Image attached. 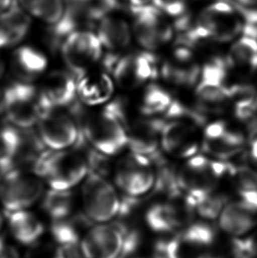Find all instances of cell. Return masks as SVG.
Wrapping results in <instances>:
<instances>
[{
	"label": "cell",
	"mask_w": 257,
	"mask_h": 258,
	"mask_svg": "<svg viewBox=\"0 0 257 258\" xmlns=\"http://www.w3.org/2000/svg\"><path fill=\"white\" fill-rule=\"evenodd\" d=\"M34 173L45 178L50 188L70 190L87 175L88 165L79 151H44L33 166Z\"/></svg>",
	"instance_id": "1"
},
{
	"label": "cell",
	"mask_w": 257,
	"mask_h": 258,
	"mask_svg": "<svg viewBox=\"0 0 257 258\" xmlns=\"http://www.w3.org/2000/svg\"><path fill=\"white\" fill-rule=\"evenodd\" d=\"M0 109L8 122L21 129H31L47 111L40 90L30 83L14 82L5 89Z\"/></svg>",
	"instance_id": "2"
},
{
	"label": "cell",
	"mask_w": 257,
	"mask_h": 258,
	"mask_svg": "<svg viewBox=\"0 0 257 258\" xmlns=\"http://www.w3.org/2000/svg\"><path fill=\"white\" fill-rule=\"evenodd\" d=\"M243 21L233 3L219 1L202 13L191 30L195 44L204 39L228 42L242 31Z\"/></svg>",
	"instance_id": "3"
},
{
	"label": "cell",
	"mask_w": 257,
	"mask_h": 258,
	"mask_svg": "<svg viewBox=\"0 0 257 258\" xmlns=\"http://www.w3.org/2000/svg\"><path fill=\"white\" fill-rule=\"evenodd\" d=\"M82 134L91 147L107 156L120 153L128 144L127 130L107 109L83 115Z\"/></svg>",
	"instance_id": "4"
},
{
	"label": "cell",
	"mask_w": 257,
	"mask_h": 258,
	"mask_svg": "<svg viewBox=\"0 0 257 258\" xmlns=\"http://www.w3.org/2000/svg\"><path fill=\"white\" fill-rule=\"evenodd\" d=\"M41 177L34 173L12 169L0 183V201L7 213L22 211L33 206L43 193Z\"/></svg>",
	"instance_id": "5"
},
{
	"label": "cell",
	"mask_w": 257,
	"mask_h": 258,
	"mask_svg": "<svg viewBox=\"0 0 257 258\" xmlns=\"http://www.w3.org/2000/svg\"><path fill=\"white\" fill-rule=\"evenodd\" d=\"M85 214L91 221L104 223L117 216L120 199L105 177L89 173L82 188Z\"/></svg>",
	"instance_id": "6"
},
{
	"label": "cell",
	"mask_w": 257,
	"mask_h": 258,
	"mask_svg": "<svg viewBox=\"0 0 257 258\" xmlns=\"http://www.w3.org/2000/svg\"><path fill=\"white\" fill-rule=\"evenodd\" d=\"M102 49L96 34L82 29L70 34L60 47L66 66L79 77L92 70L101 61Z\"/></svg>",
	"instance_id": "7"
},
{
	"label": "cell",
	"mask_w": 257,
	"mask_h": 258,
	"mask_svg": "<svg viewBox=\"0 0 257 258\" xmlns=\"http://www.w3.org/2000/svg\"><path fill=\"white\" fill-rule=\"evenodd\" d=\"M131 9L134 35L143 48L154 50L172 38V28L160 9L144 4Z\"/></svg>",
	"instance_id": "8"
},
{
	"label": "cell",
	"mask_w": 257,
	"mask_h": 258,
	"mask_svg": "<svg viewBox=\"0 0 257 258\" xmlns=\"http://www.w3.org/2000/svg\"><path fill=\"white\" fill-rule=\"evenodd\" d=\"M38 134L50 150L63 151L75 146L80 130L73 115L51 108L42 113L39 118Z\"/></svg>",
	"instance_id": "9"
},
{
	"label": "cell",
	"mask_w": 257,
	"mask_h": 258,
	"mask_svg": "<svg viewBox=\"0 0 257 258\" xmlns=\"http://www.w3.org/2000/svg\"><path fill=\"white\" fill-rule=\"evenodd\" d=\"M149 158L132 153L119 162L115 174L116 185L131 197H138L153 188L155 178L148 169Z\"/></svg>",
	"instance_id": "10"
},
{
	"label": "cell",
	"mask_w": 257,
	"mask_h": 258,
	"mask_svg": "<svg viewBox=\"0 0 257 258\" xmlns=\"http://www.w3.org/2000/svg\"><path fill=\"white\" fill-rule=\"evenodd\" d=\"M119 87L132 89L158 77L156 58L150 53L120 56L112 72Z\"/></svg>",
	"instance_id": "11"
},
{
	"label": "cell",
	"mask_w": 257,
	"mask_h": 258,
	"mask_svg": "<svg viewBox=\"0 0 257 258\" xmlns=\"http://www.w3.org/2000/svg\"><path fill=\"white\" fill-rule=\"evenodd\" d=\"M123 244V235L114 224H100L91 227L80 241L86 258H119Z\"/></svg>",
	"instance_id": "12"
},
{
	"label": "cell",
	"mask_w": 257,
	"mask_h": 258,
	"mask_svg": "<svg viewBox=\"0 0 257 258\" xmlns=\"http://www.w3.org/2000/svg\"><path fill=\"white\" fill-rule=\"evenodd\" d=\"M166 122L161 120H138L127 131L130 149L134 154L149 158L155 163L163 158L158 150L157 135L161 133Z\"/></svg>",
	"instance_id": "13"
},
{
	"label": "cell",
	"mask_w": 257,
	"mask_h": 258,
	"mask_svg": "<svg viewBox=\"0 0 257 258\" xmlns=\"http://www.w3.org/2000/svg\"><path fill=\"white\" fill-rule=\"evenodd\" d=\"M47 110L73 104L77 95V81L72 74L55 71L47 75L40 89Z\"/></svg>",
	"instance_id": "14"
},
{
	"label": "cell",
	"mask_w": 257,
	"mask_h": 258,
	"mask_svg": "<svg viewBox=\"0 0 257 258\" xmlns=\"http://www.w3.org/2000/svg\"><path fill=\"white\" fill-rule=\"evenodd\" d=\"M194 125L174 121L166 122L161 131V144L167 153L179 157H190L198 151V145L192 140Z\"/></svg>",
	"instance_id": "15"
},
{
	"label": "cell",
	"mask_w": 257,
	"mask_h": 258,
	"mask_svg": "<svg viewBox=\"0 0 257 258\" xmlns=\"http://www.w3.org/2000/svg\"><path fill=\"white\" fill-rule=\"evenodd\" d=\"M11 66L20 81L30 83L45 73L48 58L44 53L32 46H21L13 54Z\"/></svg>",
	"instance_id": "16"
},
{
	"label": "cell",
	"mask_w": 257,
	"mask_h": 258,
	"mask_svg": "<svg viewBox=\"0 0 257 258\" xmlns=\"http://www.w3.org/2000/svg\"><path fill=\"white\" fill-rule=\"evenodd\" d=\"M79 78L77 82V94L84 103L101 104L111 97L114 85L108 73L104 71L95 73L91 70Z\"/></svg>",
	"instance_id": "17"
},
{
	"label": "cell",
	"mask_w": 257,
	"mask_h": 258,
	"mask_svg": "<svg viewBox=\"0 0 257 258\" xmlns=\"http://www.w3.org/2000/svg\"><path fill=\"white\" fill-rule=\"evenodd\" d=\"M255 213V211L241 201L232 203L220 213L219 226L231 235H243L256 225Z\"/></svg>",
	"instance_id": "18"
},
{
	"label": "cell",
	"mask_w": 257,
	"mask_h": 258,
	"mask_svg": "<svg viewBox=\"0 0 257 258\" xmlns=\"http://www.w3.org/2000/svg\"><path fill=\"white\" fill-rule=\"evenodd\" d=\"M98 38L103 48L110 52L124 49L131 42V30L121 18L105 15L98 21Z\"/></svg>",
	"instance_id": "19"
},
{
	"label": "cell",
	"mask_w": 257,
	"mask_h": 258,
	"mask_svg": "<svg viewBox=\"0 0 257 258\" xmlns=\"http://www.w3.org/2000/svg\"><path fill=\"white\" fill-rule=\"evenodd\" d=\"M91 227V220L86 214H76L62 220H54L51 225L53 238L61 248L80 244Z\"/></svg>",
	"instance_id": "20"
},
{
	"label": "cell",
	"mask_w": 257,
	"mask_h": 258,
	"mask_svg": "<svg viewBox=\"0 0 257 258\" xmlns=\"http://www.w3.org/2000/svg\"><path fill=\"white\" fill-rule=\"evenodd\" d=\"M8 223L13 236L22 244H35L44 232L38 217L26 210L11 213Z\"/></svg>",
	"instance_id": "21"
},
{
	"label": "cell",
	"mask_w": 257,
	"mask_h": 258,
	"mask_svg": "<svg viewBox=\"0 0 257 258\" xmlns=\"http://www.w3.org/2000/svg\"><path fill=\"white\" fill-rule=\"evenodd\" d=\"M17 2L29 15L50 26L57 23L66 11L63 0H18Z\"/></svg>",
	"instance_id": "22"
},
{
	"label": "cell",
	"mask_w": 257,
	"mask_h": 258,
	"mask_svg": "<svg viewBox=\"0 0 257 258\" xmlns=\"http://www.w3.org/2000/svg\"><path fill=\"white\" fill-rule=\"evenodd\" d=\"M0 21L10 32L14 45L23 40L31 26L29 14L15 0L7 11L0 14Z\"/></svg>",
	"instance_id": "23"
},
{
	"label": "cell",
	"mask_w": 257,
	"mask_h": 258,
	"mask_svg": "<svg viewBox=\"0 0 257 258\" xmlns=\"http://www.w3.org/2000/svg\"><path fill=\"white\" fill-rule=\"evenodd\" d=\"M44 146L45 145L42 142L39 134L33 132L31 129L23 130L21 133V142L16 156L14 158L13 168L15 166H34L36 160L44 152Z\"/></svg>",
	"instance_id": "24"
},
{
	"label": "cell",
	"mask_w": 257,
	"mask_h": 258,
	"mask_svg": "<svg viewBox=\"0 0 257 258\" xmlns=\"http://www.w3.org/2000/svg\"><path fill=\"white\" fill-rule=\"evenodd\" d=\"M228 66L254 71L257 69V41L243 36L239 39L230 49L226 60Z\"/></svg>",
	"instance_id": "25"
},
{
	"label": "cell",
	"mask_w": 257,
	"mask_h": 258,
	"mask_svg": "<svg viewBox=\"0 0 257 258\" xmlns=\"http://www.w3.org/2000/svg\"><path fill=\"white\" fill-rule=\"evenodd\" d=\"M73 193L70 190L51 188L47 192L43 199L42 208L46 214L54 221L70 216L73 211Z\"/></svg>",
	"instance_id": "26"
},
{
	"label": "cell",
	"mask_w": 257,
	"mask_h": 258,
	"mask_svg": "<svg viewBox=\"0 0 257 258\" xmlns=\"http://www.w3.org/2000/svg\"><path fill=\"white\" fill-rule=\"evenodd\" d=\"M146 220L151 229L159 233L172 232L181 227L174 210L167 203L152 206L146 213Z\"/></svg>",
	"instance_id": "27"
},
{
	"label": "cell",
	"mask_w": 257,
	"mask_h": 258,
	"mask_svg": "<svg viewBox=\"0 0 257 258\" xmlns=\"http://www.w3.org/2000/svg\"><path fill=\"white\" fill-rule=\"evenodd\" d=\"M21 142V133L14 127L0 129V171L7 173L13 168Z\"/></svg>",
	"instance_id": "28"
},
{
	"label": "cell",
	"mask_w": 257,
	"mask_h": 258,
	"mask_svg": "<svg viewBox=\"0 0 257 258\" xmlns=\"http://www.w3.org/2000/svg\"><path fill=\"white\" fill-rule=\"evenodd\" d=\"M177 236L181 241L202 250L214 243L216 231L209 224L198 222L188 225Z\"/></svg>",
	"instance_id": "29"
},
{
	"label": "cell",
	"mask_w": 257,
	"mask_h": 258,
	"mask_svg": "<svg viewBox=\"0 0 257 258\" xmlns=\"http://www.w3.org/2000/svg\"><path fill=\"white\" fill-rule=\"evenodd\" d=\"M172 101L170 94L162 87L149 85L144 93L140 109L145 115H156L167 111Z\"/></svg>",
	"instance_id": "30"
},
{
	"label": "cell",
	"mask_w": 257,
	"mask_h": 258,
	"mask_svg": "<svg viewBox=\"0 0 257 258\" xmlns=\"http://www.w3.org/2000/svg\"><path fill=\"white\" fill-rule=\"evenodd\" d=\"M199 74V68L195 64L181 67L167 63L161 69V75L166 81L181 87L193 86L197 82Z\"/></svg>",
	"instance_id": "31"
},
{
	"label": "cell",
	"mask_w": 257,
	"mask_h": 258,
	"mask_svg": "<svg viewBox=\"0 0 257 258\" xmlns=\"http://www.w3.org/2000/svg\"><path fill=\"white\" fill-rule=\"evenodd\" d=\"M226 202L225 196L212 195L210 193L198 201L196 210L202 217L208 220H213L221 213Z\"/></svg>",
	"instance_id": "32"
},
{
	"label": "cell",
	"mask_w": 257,
	"mask_h": 258,
	"mask_svg": "<svg viewBox=\"0 0 257 258\" xmlns=\"http://www.w3.org/2000/svg\"><path fill=\"white\" fill-rule=\"evenodd\" d=\"M230 174L235 178L237 185L239 186V191L257 190V173L253 169L244 166L236 167L233 165Z\"/></svg>",
	"instance_id": "33"
},
{
	"label": "cell",
	"mask_w": 257,
	"mask_h": 258,
	"mask_svg": "<svg viewBox=\"0 0 257 258\" xmlns=\"http://www.w3.org/2000/svg\"><path fill=\"white\" fill-rule=\"evenodd\" d=\"M233 247L238 257L257 258V234L247 239L233 240Z\"/></svg>",
	"instance_id": "34"
},
{
	"label": "cell",
	"mask_w": 257,
	"mask_h": 258,
	"mask_svg": "<svg viewBox=\"0 0 257 258\" xmlns=\"http://www.w3.org/2000/svg\"><path fill=\"white\" fill-rule=\"evenodd\" d=\"M25 258H65V254L58 245H35Z\"/></svg>",
	"instance_id": "35"
},
{
	"label": "cell",
	"mask_w": 257,
	"mask_h": 258,
	"mask_svg": "<svg viewBox=\"0 0 257 258\" xmlns=\"http://www.w3.org/2000/svg\"><path fill=\"white\" fill-rule=\"evenodd\" d=\"M155 7L171 16H181L186 7V0H153Z\"/></svg>",
	"instance_id": "36"
},
{
	"label": "cell",
	"mask_w": 257,
	"mask_h": 258,
	"mask_svg": "<svg viewBox=\"0 0 257 258\" xmlns=\"http://www.w3.org/2000/svg\"><path fill=\"white\" fill-rule=\"evenodd\" d=\"M227 131L226 124L224 122H212L205 129V134L207 141H214L220 139Z\"/></svg>",
	"instance_id": "37"
},
{
	"label": "cell",
	"mask_w": 257,
	"mask_h": 258,
	"mask_svg": "<svg viewBox=\"0 0 257 258\" xmlns=\"http://www.w3.org/2000/svg\"><path fill=\"white\" fill-rule=\"evenodd\" d=\"M239 192L241 198L240 201L257 212V190H240Z\"/></svg>",
	"instance_id": "38"
},
{
	"label": "cell",
	"mask_w": 257,
	"mask_h": 258,
	"mask_svg": "<svg viewBox=\"0 0 257 258\" xmlns=\"http://www.w3.org/2000/svg\"><path fill=\"white\" fill-rule=\"evenodd\" d=\"M0 258H20L17 249L8 245L0 237Z\"/></svg>",
	"instance_id": "39"
},
{
	"label": "cell",
	"mask_w": 257,
	"mask_h": 258,
	"mask_svg": "<svg viewBox=\"0 0 257 258\" xmlns=\"http://www.w3.org/2000/svg\"><path fill=\"white\" fill-rule=\"evenodd\" d=\"M68 6L73 7H87L93 0H63Z\"/></svg>",
	"instance_id": "40"
},
{
	"label": "cell",
	"mask_w": 257,
	"mask_h": 258,
	"mask_svg": "<svg viewBox=\"0 0 257 258\" xmlns=\"http://www.w3.org/2000/svg\"><path fill=\"white\" fill-rule=\"evenodd\" d=\"M13 2L14 0H0V14H3L5 11H7L11 7Z\"/></svg>",
	"instance_id": "41"
},
{
	"label": "cell",
	"mask_w": 257,
	"mask_h": 258,
	"mask_svg": "<svg viewBox=\"0 0 257 258\" xmlns=\"http://www.w3.org/2000/svg\"><path fill=\"white\" fill-rule=\"evenodd\" d=\"M5 70H6L5 61H4L3 57L0 55V79L3 77L4 74H5Z\"/></svg>",
	"instance_id": "42"
},
{
	"label": "cell",
	"mask_w": 257,
	"mask_h": 258,
	"mask_svg": "<svg viewBox=\"0 0 257 258\" xmlns=\"http://www.w3.org/2000/svg\"><path fill=\"white\" fill-rule=\"evenodd\" d=\"M235 1L243 5V6H250L253 4L257 3V0H235Z\"/></svg>",
	"instance_id": "43"
},
{
	"label": "cell",
	"mask_w": 257,
	"mask_h": 258,
	"mask_svg": "<svg viewBox=\"0 0 257 258\" xmlns=\"http://www.w3.org/2000/svg\"><path fill=\"white\" fill-rule=\"evenodd\" d=\"M3 217H2V215H1V213H0V232H1V230H2V227H3Z\"/></svg>",
	"instance_id": "44"
},
{
	"label": "cell",
	"mask_w": 257,
	"mask_h": 258,
	"mask_svg": "<svg viewBox=\"0 0 257 258\" xmlns=\"http://www.w3.org/2000/svg\"><path fill=\"white\" fill-rule=\"evenodd\" d=\"M153 258H163V257H162V256H161V255H158V254H156V255H155V256H154V257H153Z\"/></svg>",
	"instance_id": "45"
},
{
	"label": "cell",
	"mask_w": 257,
	"mask_h": 258,
	"mask_svg": "<svg viewBox=\"0 0 257 258\" xmlns=\"http://www.w3.org/2000/svg\"><path fill=\"white\" fill-rule=\"evenodd\" d=\"M1 173H2V172L0 171V183H1V180H2V177H1Z\"/></svg>",
	"instance_id": "46"
}]
</instances>
